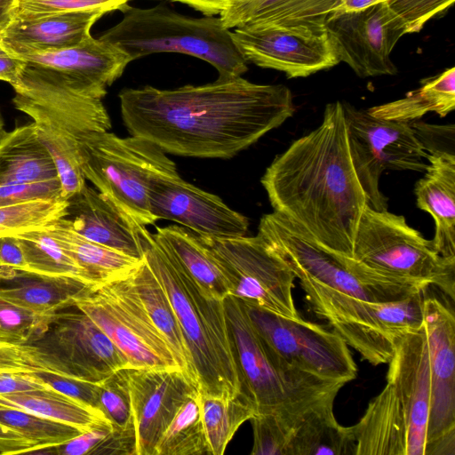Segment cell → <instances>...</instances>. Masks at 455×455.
<instances>
[{
    "mask_svg": "<svg viewBox=\"0 0 455 455\" xmlns=\"http://www.w3.org/2000/svg\"><path fill=\"white\" fill-rule=\"evenodd\" d=\"M120 108L131 135L165 153L229 159L279 127L295 111L283 84H259L242 76L163 90L152 86L120 92Z\"/></svg>",
    "mask_w": 455,
    "mask_h": 455,
    "instance_id": "obj_1",
    "label": "cell"
},
{
    "mask_svg": "<svg viewBox=\"0 0 455 455\" xmlns=\"http://www.w3.org/2000/svg\"><path fill=\"white\" fill-rule=\"evenodd\" d=\"M260 182L275 212L324 248L353 258L367 199L350 156L341 101L327 104L320 125L277 155Z\"/></svg>",
    "mask_w": 455,
    "mask_h": 455,
    "instance_id": "obj_2",
    "label": "cell"
},
{
    "mask_svg": "<svg viewBox=\"0 0 455 455\" xmlns=\"http://www.w3.org/2000/svg\"><path fill=\"white\" fill-rule=\"evenodd\" d=\"M144 259L164 287L174 309L198 392L225 397L240 394V373L224 299L212 297L202 289L150 232L146 237Z\"/></svg>",
    "mask_w": 455,
    "mask_h": 455,
    "instance_id": "obj_3",
    "label": "cell"
},
{
    "mask_svg": "<svg viewBox=\"0 0 455 455\" xmlns=\"http://www.w3.org/2000/svg\"><path fill=\"white\" fill-rule=\"evenodd\" d=\"M386 386L352 426L356 455H425L431 377L424 324L398 342Z\"/></svg>",
    "mask_w": 455,
    "mask_h": 455,
    "instance_id": "obj_4",
    "label": "cell"
},
{
    "mask_svg": "<svg viewBox=\"0 0 455 455\" xmlns=\"http://www.w3.org/2000/svg\"><path fill=\"white\" fill-rule=\"evenodd\" d=\"M224 305L240 373V394L255 414L274 413L296 422L308 411L335 401L344 383L288 365L258 334L241 299L227 295Z\"/></svg>",
    "mask_w": 455,
    "mask_h": 455,
    "instance_id": "obj_5",
    "label": "cell"
},
{
    "mask_svg": "<svg viewBox=\"0 0 455 455\" xmlns=\"http://www.w3.org/2000/svg\"><path fill=\"white\" fill-rule=\"evenodd\" d=\"M121 12L122 20L100 38L118 46L132 60L157 52H179L207 61L220 78L241 76L248 69L232 31L220 17L193 18L164 5L128 4Z\"/></svg>",
    "mask_w": 455,
    "mask_h": 455,
    "instance_id": "obj_6",
    "label": "cell"
},
{
    "mask_svg": "<svg viewBox=\"0 0 455 455\" xmlns=\"http://www.w3.org/2000/svg\"><path fill=\"white\" fill-rule=\"evenodd\" d=\"M258 235L284 260L295 277L308 279L370 302L405 299L427 286L379 274L354 258L335 253L273 211L264 214Z\"/></svg>",
    "mask_w": 455,
    "mask_h": 455,
    "instance_id": "obj_7",
    "label": "cell"
},
{
    "mask_svg": "<svg viewBox=\"0 0 455 455\" xmlns=\"http://www.w3.org/2000/svg\"><path fill=\"white\" fill-rule=\"evenodd\" d=\"M315 314L372 365L387 363L401 339L423 326L426 290L389 302H370L299 279Z\"/></svg>",
    "mask_w": 455,
    "mask_h": 455,
    "instance_id": "obj_8",
    "label": "cell"
},
{
    "mask_svg": "<svg viewBox=\"0 0 455 455\" xmlns=\"http://www.w3.org/2000/svg\"><path fill=\"white\" fill-rule=\"evenodd\" d=\"M78 154L85 180L138 223L155 225L148 204L150 181L178 174L175 163L164 150L148 140L122 138L108 131L86 137Z\"/></svg>",
    "mask_w": 455,
    "mask_h": 455,
    "instance_id": "obj_9",
    "label": "cell"
},
{
    "mask_svg": "<svg viewBox=\"0 0 455 455\" xmlns=\"http://www.w3.org/2000/svg\"><path fill=\"white\" fill-rule=\"evenodd\" d=\"M353 258L387 277L435 285L454 299L455 259L441 256L432 240L409 226L402 215L367 204L354 240Z\"/></svg>",
    "mask_w": 455,
    "mask_h": 455,
    "instance_id": "obj_10",
    "label": "cell"
},
{
    "mask_svg": "<svg viewBox=\"0 0 455 455\" xmlns=\"http://www.w3.org/2000/svg\"><path fill=\"white\" fill-rule=\"evenodd\" d=\"M132 275L88 288L75 297L73 305L120 349L130 368L180 370L169 344L151 320Z\"/></svg>",
    "mask_w": 455,
    "mask_h": 455,
    "instance_id": "obj_11",
    "label": "cell"
},
{
    "mask_svg": "<svg viewBox=\"0 0 455 455\" xmlns=\"http://www.w3.org/2000/svg\"><path fill=\"white\" fill-rule=\"evenodd\" d=\"M198 236L226 278L229 295L274 314L299 316L292 296L296 277L259 235Z\"/></svg>",
    "mask_w": 455,
    "mask_h": 455,
    "instance_id": "obj_12",
    "label": "cell"
},
{
    "mask_svg": "<svg viewBox=\"0 0 455 455\" xmlns=\"http://www.w3.org/2000/svg\"><path fill=\"white\" fill-rule=\"evenodd\" d=\"M353 165L373 210H387V199L379 190L384 171L425 172L427 153L410 123L380 119L368 110L342 102Z\"/></svg>",
    "mask_w": 455,
    "mask_h": 455,
    "instance_id": "obj_13",
    "label": "cell"
},
{
    "mask_svg": "<svg viewBox=\"0 0 455 455\" xmlns=\"http://www.w3.org/2000/svg\"><path fill=\"white\" fill-rule=\"evenodd\" d=\"M243 304L258 334L288 365L344 384L356 378L357 366L348 346L334 331L300 316L290 318Z\"/></svg>",
    "mask_w": 455,
    "mask_h": 455,
    "instance_id": "obj_14",
    "label": "cell"
},
{
    "mask_svg": "<svg viewBox=\"0 0 455 455\" xmlns=\"http://www.w3.org/2000/svg\"><path fill=\"white\" fill-rule=\"evenodd\" d=\"M232 37L248 61L306 77L339 61L324 20L257 22L235 28Z\"/></svg>",
    "mask_w": 455,
    "mask_h": 455,
    "instance_id": "obj_15",
    "label": "cell"
},
{
    "mask_svg": "<svg viewBox=\"0 0 455 455\" xmlns=\"http://www.w3.org/2000/svg\"><path fill=\"white\" fill-rule=\"evenodd\" d=\"M57 374L100 383L130 368L125 355L84 312L72 305L57 312L48 331L32 343Z\"/></svg>",
    "mask_w": 455,
    "mask_h": 455,
    "instance_id": "obj_16",
    "label": "cell"
},
{
    "mask_svg": "<svg viewBox=\"0 0 455 455\" xmlns=\"http://www.w3.org/2000/svg\"><path fill=\"white\" fill-rule=\"evenodd\" d=\"M324 27L339 61L358 76L397 72L390 53L407 29L385 2L360 11H335L326 17Z\"/></svg>",
    "mask_w": 455,
    "mask_h": 455,
    "instance_id": "obj_17",
    "label": "cell"
},
{
    "mask_svg": "<svg viewBox=\"0 0 455 455\" xmlns=\"http://www.w3.org/2000/svg\"><path fill=\"white\" fill-rule=\"evenodd\" d=\"M431 402L425 455L455 454V317L436 298H425Z\"/></svg>",
    "mask_w": 455,
    "mask_h": 455,
    "instance_id": "obj_18",
    "label": "cell"
},
{
    "mask_svg": "<svg viewBox=\"0 0 455 455\" xmlns=\"http://www.w3.org/2000/svg\"><path fill=\"white\" fill-rule=\"evenodd\" d=\"M154 219L180 223L201 236L229 238L246 235L249 221L218 196L182 180L178 174L154 178L148 187Z\"/></svg>",
    "mask_w": 455,
    "mask_h": 455,
    "instance_id": "obj_19",
    "label": "cell"
},
{
    "mask_svg": "<svg viewBox=\"0 0 455 455\" xmlns=\"http://www.w3.org/2000/svg\"><path fill=\"white\" fill-rule=\"evenodd\" d=\"M16 109L32 119L38 140L51 155L59 174L61 197L68 200L86 185L64 102L52 92L21 81L13 88Z\"/></svg>",
    "mask_w": 455,
    "mask_h": 455,
    "instance_id": "obj_20",
    "label": "cell"
},
{
    "mask_svg": "<svg viewBox=\"0 0 455 455\" xmlns=\"http://www.w3.org/2000/svg\"><path fill=\"white\" fill-rule=\"evenodd\" d=\"M137 455H154L155 448L181 406L198 390L177 369L127 368Z\"/></svg>",
    "mask_w": 455,
    "mask_h": 455,
    "instance_id": "obj_21",
    "label": "cell"
},
{
    "mask_svg": "<svg viewBox=\"0 0 455 455\" xmlns=\"http://www.w3.org/2000/svg\"><path fill=\"white\" fill-rule=\"evenodd\" d=\"M68 201L67 218L77 234L131 257L144 259L149 232L146 226L124 214L102 193L87 185Z\"/></svg>",
    "mask_w": 455,
    "mask_h": 455,
    "instance_id": "obj_22",
    "label": "cell"
},
{
    "mask_svg": "<svg viewBox=\"0 0 455 455\" xmlns=\"http://www.w3.org/2000/svg\"><path fill=\"white\" fill-rule=\"evenodd\" d=\"M25 62L63 73L100 98L124 73L132 61L118 46L101 38L87 37L81 43L50 52H28L18 55Z\"/></svg>",
    "mask_w": 455,
    "mask_h": 455,
    "instance_id": "obj_23",
    "label": "cell"
},
{
    "mask_svg": "<svg viewBox=\"0 0 455 455\" xmlns=\"http://www.w3.org/2000/svg\"><path fill=\"white\" fill-rule=\"evenodd\" d=\"M107 12L93 9L15 17L0 35V41L15 56L64 49L91 36L93 24Z\"/></svg>",
    "mask_w": 455,
    "mask_h": 455,
    "instance_id": "obj_24",
    "label": "cell"
},
{
    "mask_svg": "<svg viewBox=\"0 0 455 455\" xmlns=\"http://www.w3.org/2000/svg\"><path fill=\"white\" fill-rule=\"evenodd\" d=\"M424 176L414 187L417 206L435 220L436 251L455 259V154H427Z\"/></svg>",
    "mask_w": 455,
    "mask_h": 455,
    "instance_id": "obj_25",
    "label": "cell"
},
{
    "mask_svg": "<svg viewBox=\"0 0 455 455\" xmlns=\"http://www.w3.org/2000/svg\"><path fill=\"white\" fill-rule=\"evenodd\" d=\"M44 228L81 267L92 288L130 276L144 259L88 240L73 229L67 217Z\"/></svg>",
    "mask_w": 455,
    "mask_h": 455,
    "instance_id": "obj_26",
    "label": "cell"
},
{
    "mask_svg": "<svg viewBox=\"0 0 455 455\" xmlns=\"http://www.w3.org/2000/svg\"><path fill=\"white\" fill-rule=\"evenodd\" d=\"M88 288L71 277L15 270L0 280V298L38 314L54 315L72 306L75 297Z\"/></svg>",
    "mask_w": 455,
    "mask_h": 455,
    "instance_id": "obj_27",
    "label": "cell"
},
{
    "mask_svg": "<svg viewBox=\"0 0 455 455\" xmlns=\"http://www.w3.org/2000/svg\"><path fill=\"white\" fill-rule=\"evenodd\" d=\"M59 179L56 165L38 140L33 123L6 132L0 140V184Z\"/></svg>",
    "mask_w": 455,
    "mask_h": 455,
    "instance_id": "obj_28",
    "label": "cell"
},
{
    "mask_svg": "<svg viewBox=\"0 0 455 455\" xmlns=\"http://www.w3.org/2000/svg\"><path fill=\"white\" fill-rule=\"evenodd\" d=\"M334 402L319 405L296 423L290 455H356V440L352 427L338 423Z\"/></svg>",
    "mask_w": 455,
    "mask_h": 455,
    "instance_id": "obj_29",
    "label": "cell"
},
{
    "mask_svg": "<svg viewBox=\"0 0 455 455\" xmlns=\"http://www.w3.org/2000/svg\"><path fill=\"white\" fill-rule=\"evenodd\" d=\"M156 230L154 239L174 256L202 289L220 299L230 294L226 278L196 234L177 225L156 227Z\"/></svg>",
    "mask_w": 455,
    "mask_h": 455,
    "instance_id": "obj_30",
    "label": "cell"
},
{
    "mask_svg": "<svg viewBox=\"0 0 455 455\" xmlns=\"http://www.w3.org/2000/svg\"><path fill=\"white\" fill-rule=\"evenodd\" d=\"M343 0H243L220 17L228 29L257 22L325 20Z\"/></svg>",
    "mask_w": 455,
    "mask_h": 455,
    "instance_id": "obj_31",
    "label": "cell"
},
{
    "mask_svg": "<svg viewBox=\"0 0 455 455\" xmlns=\"http://www.w3.org/2000/svg\"><path fill=\"white\" fill-rule=\"evenodd\" d=\"M0 404L66 423L84 432L111 423L100 410L52 388L3 394Z\"/></svg>",
    "mask_w": 455,
    "mask_h": 455,
    "instance_id": "obj_32",
    "label": "cell"
},
{
    "mask_svg": "<svg viewBox=\"0 0 455 455\" xmlns=\"http://www.w3.org/2000/svg\"><path fill=\"white\" fill-rule=\"evenodd\" d=\"M455 109V68L421 82V86L405 97L372 107L368 113L372 116L410 123L420 119L429 112L441 117Z\"/></svg>",
    "mask_w": 455,
    "mask_h": 455,
    "instance_id": "obj_33",
    "label": "cell"
},
{
    "mask_svg": "<svg viewBox=\"0 0 455 455\" xmlns=\"http://www.w3.org/2000/svg\"><path fill=\"white\" fill-rule=\"evenodd\" d=\"M132 277L151 320L169 344L178 366L195 386L183 334L166 291L145 259Z\"/></svg>",
    "mask_w": 455,
    "mask_h": 455,
    "instance_id": "obj_34",
    "label": "cell"
},
{
    "mask_svg": "<svg viewBox=\"0 0 455 455\" xmlns=\"http://www.w3.org/2000/svg\"><path fill=\"white\" fill-rule=\"evenodd\" d=\"M203 425L212 455L224 454L238 428L255 411L244 397L216 396L199 393Z\"/></svg>",
    "mask_w": 455,
    "mask_h": 455,
    "instance_id": "obj_35",
    "label": "cell"
},
{
    "mask_svg": "<svg viewBox=\"0 0 455 455\" xmlns=\"http://www.w3.org/2000/svg\"><path fill=\"white\" fill-rule=\"evenodd\" d=\"M23 251L28 272L78 279L91 288L85 273L76 260L43 228L13 235Z\"/></svg>",
    "mask_w": 455,
    "mask_h": 455,
    "instance_id": "obj_36",
    "label": "cell"
},
{
    "mask_svg": "<svg viewBox=\"0 0 455 455\" xmlns=\"http://www.w3.org/2000/svg\"><path fill=\"white\" fill-rule=\"evenodd\" d=\"M154 455H212L201 416L199 392L179 410L160 437Z\"/></svg>",
    "mask_w": 455,
    "mask_h": 455,
    "instance_id": "obj_37",
    "label": "cell"
},
{
    "mask_svg": "<svg viewBox=\"0 0 455 455\" xmlns=\"http://www.w3.org/2000/svg\"><path fill=\"white\" fill-rule=\"evenodd\" d=\"M0 424L21 435L35 446L34 450L66 443L84 432L71 425L3 404H0Z\"/></svg>",
    "mask_w": 455,
    "mask_h": 455,
    "instance_id": "obj_38",
    "label": "cell"
},
{
    "mask_svg": "<svg viewBox=\"0 0 455 455\" xmlns=\"http://www.w3.org/2000/svg\"><path fill=\"white\" fill-rule=\"evenodd\" d=\"M68 201L63 198L34 200L0 207V237L43 228L67 217Z\"/></svg>",
    "mask_w": 455,
    "mask_h": 455,
    "instance_id": "obj_39",
    "label": "cell"
},
{
    "mask_svg": "<svg viewBox=\"0 0 455 455\" xmlns=\"http://www.w3.org/2000/svg\"><path fill=\"white\" fill-rule=\"evenodd\" d=\"M54 315L38 314L0 298V333L12 342L32 344L48 331Z\"/></svg>",
    "mask_w": 455,
    "mask_h": 455,
    "instance_id": "obj_40",
    "label": "cell"
},
{
    "mask_svg": "<svg viewBox=\"0 0 455 455\" xmlns=\"http://www.w3.org/2000/svg\"><path fill=\"white\" fill-rule=\"evenodd\" d=\"M251 455H290L291 441L296 423L274 413L255 414Z\"/></svg>",
    "mask_w": 455,
    "mask_h": 455,
    "instance_id": "obj_41",
    "label": "cell"
},
{
    "mask_svg": "<svg viewBox=\"0 0 455 455\" xmlns=\"http://www.w3.org/2000/svg\"><path fill=\"white\" fill-rule=\"evenodd\" d=\"M126 369L115 371L100 383V410L119 427L134 423Z\"/></svg>",
    "mask_w": 455,
    "mask_h": 455,
    "instance_id": "obj_42",
    "label": "cell"
},
{
    "mask_svg": "<svg viewBox=\"0 0 455 455\" xmlns=\"http://www.w3.org/2000/svg\"><path fill=\"white\" fill-rule=\"evenodd\" d=\"M55 372L44 354L32 344L12 342L0 333V372Z\"/></svg>",
    "mask_w": 455,
    "mask_h": 455,
    "instance_id": "obj_43",
    "label": "cell"
},
{
    "mask_svg": "<svg viewBox=\"0 0 455 455\" xmlns=\"http://www.w3.org/2000/svg\"><path fill=\"white\" fill-rule=\"evenodd\" d=\"M129 0H18L15 17L103 9L122 11ZM14 17V18H15Z\"/></svg>",
    "mask_w": 455,
    "mask_h": 455,
    "instance_id": "obj_44",
    "label": "cell"
},
{
    "mask_svg": "<svg viewBox=\"0 0 455 455\" xmlns=\"http://www.w3.org/2000/svg\"><path fill=\"white\" fill-rule=\"evenodd\" d=\"M403 22L407 33L419 32L433 17L449 8L454 0H384Z\"/></svg>",
    "mask_w": 455,
    "mask_h": 455,
    "instance_id": "obj_45",
    "label": "cell"
},
{
    "mask_svg": "<svg viewBox=\"0 0 455 455\" xmlns=\"http://www.w3.org/2000/svg\"><path fill=\"white\" fill-rule=\"evenodd\" d=\"M56 198H62L59 179L35 183L0 184V207Z\"/></svg>",
    "mask_w": 455,
    "mask_h": 455,
    "instance_id": "obj_46",
    "label": "cell"
},
{
    "mask_svg": "<svg viewBox=\"0 0 455 455\" xmlns=\"http://www.w3.org/2000/svg\"><path fill=\"white\" fill-rule=\"evenodd\" d=\"M51 388L100 410V383H92L51 371H33Z\"/></svg>",
    "mask_w": 455,
    "mask_h": 455,
    "instance_id": "obj_47",
    "label": "cell"
},
{
    "mask_svg": "<svg viewBox=\"0 0 455 455\" xmlns=\"http://www.w3.org/2000/svg\"><path fill=\"white\" fill-rule=\"evenodd\" d=\"M114 428L112 423L93 427L69 441L40 448L28 454L40 455H94L95 451Z\"/></svg>",
    "mask_w": 455,
    "mask_h": 455,
    "instance_id": "obj_48",
    "label": "cell"
},
{
    "mask_svg": "<svg viewBox=\"0 0 455 455\" xmlns=\"http://www.w3.org/2000/svg\"><path fill=\"white\" fill-rule=\"evenodd\" d=\"M410 124L427 154L441 152L455 154L454 124L435 125L417 120Z\"/></svg>",
    "mask_w": 455,
    "mask_h": 455,
    "instance_id": "obj_49",
    "label": "cell"
},
{
    "mask_svg": "<svg viewBox=\"0 0 455 455\" xmlns=\"http://www.w3.org/2000/svg\"><path fill=\"white\" fill-rule=\"evenodd\" d=\"M51 388L33 372H0V395Z\"/></svg>",
    "mask_w": 455,
    "mask_h": 455,
    "instance_id": "obj_50",
    "label": "cell"
},
{
    "mask_svg": "<svg viewBox=\"0 0 455 455\" xmlns=\"http://www.w3.org/2000/svg\"><path fill=\"white\" fill-rule=\"evenodd\" d=\"M0 265L2 268L28 271L23 251L13 235L0 237Z\"/></svg>",
    "mask_w": 455,
    "mask_h": 455,
    "instance_id": "obj_51",
    "label": "cell"
},
{
    "mask_svg": "<svg viewBox=\"0 0 455 455\" xmlns=\"http://www.w3.org/2000/svg\"><path fill=\"white\" fill-rule=\"evenodd\" d=\"M35 446L21 435L0 424V454H28Z\"/></svg>",
    "mask_w": 455,
    "mask_h": 455,
    "instance_id": "obj_52",
    "label": "cell"
},
{
    "mask_svg": "<svg viewBox=\"0 0 455 455\" xmlns=\"http://www.w3.org/2000/svg\"><path fill=\"white\" fill-rule=\"evenodd\" d=\"M24 65L25 61L8 52L0 41V80L14 88L19 84Z\"/></svg>",
    "mask_w": 455,
    "mask_h": 455,
    "instance_id": "obj_53",
    "label": "cell"
},
{
    "mask_svg": "<svg viewBox=\"0 0 455 455\" xmlns=\"http://www.w3.org/2000/svg\"><path fill=\"white\" fill-rule=\"evenodd\" d=\"M180 2L203 12L205 16L220 14L228 7V0H170Z\"/></svg>",
    "mask_w": 455,
    "mask_h": 455,
    "instance_id": "obj_54",
    "label": "cell"
},
{
    "mask_svg": "<svg viewBox=\"0 0 455 455\" xmlns=\"http://www.w3.org/2000/svg\"><path fill=\"white\" fill-rule=\"evenodd\" d=\"M18 0H0V35L15 17Z\"/></svg>",
    "mask_w": 455,
    "mask_h": 455,
    "instance_id": "obj_55",
    "label": "cell"
},
{
    "mask_svg": "<svg viewBox=\"0 0 455 455\" xmlns=\"http://www.w3.org/2000/svg\"><path fill=\"white\" fill-rule=\"evenodd\" d=\"M381 2H384V0H343L341 5L336 11H360Z\"/></svg>",
    "mask_w": 455,
    "mask_h": 455,
    "instance_id": "obj_56",
    "label": "cell"
},
{
    "mask_svg": "<svg viewBox=\"0 0 455 455\" xmlns=\"http://www.w3.org/2000/svg\"><path fill=\"white\" fill-rule=\"evenodd\" d=\"M5 132H6V131L4 130V121L1 110H0V140H2V138Z\"/></svg>",
    "mask_w": 455,
    "mask_h": 455,
    "instance_id": "obj_57",
    "label": "cell"
},
{
    "mask_svg": "<svg viewBox=\"0 0 455 455\" xmlns=\"http://www.w3.org/2000/svg\"><path fill=\"white\" fill-rule=\"evenodd\" d=\"M242 1H243V0H228V7H229L230 5H233V4H237V3H239V2H242ZM228 7H227V8H228ZM225 10H226V9H225Z\"/></svg>",
    "mask_w": 455,
    "mask_h": 455,
    "instance_id": "obj_58",
    "label": "cell"
},
{
    "mask_svg": "<svg viewBox=\"0 0 455 455\" xmlns=\"http://www.w3.org/2000/svg\"><path fill=\"white\" fill-rule=\"evenodd\" d=\"M1 268H2V267H1V265H0V271H1Z\"/></svg>",
    "mask_w": 455,
    "mask_h": 455,
    "instance_id": "obj_59",
    "label": "cell"
}]
</instances>
